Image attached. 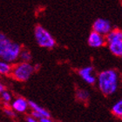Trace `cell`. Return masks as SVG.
Listing matches in <instances>:
<instances>
[{
  "mask_svg": "<svg viewBox=\"0 0 122 122\" xmlns=\"http://www.w3.org/2000/svg\"><path fill=\"white\" fill-rule=\"evenodd\" d=\"M3 91H5V86H4V85L0 83V92H2Z\"/></svg>",
  "mask_w": 122,
  "mask_h": 122,
  "instance_id": "22",
  "label": "cell"
},
{
  "mask_svg": "<svg viewBox=\"0 0 122 122\" xmlns=\"http://www.w3.org/2000/svg\"><path fill=\"white\" fill-rule=\"evenodd\" d=\"M112 112L115 116L121 118L122 116V100L120 99L117 103H115L112 107Z\"/></svg>",
  "mask_w": 122,
  "mask_h": 122,
  "instance_id": "14",
  "label": "cell"
},
{
  "mask_svg": "<svg viewBox=\"0 0 122 122\" xmlns=\"http://www.w3.org/2000/svg\"><path fill=\"white\" fill-rule=\"evenodd\" d=\"M11 107H12V109L16 112H24L28 108V102L23 98H18L13 101Z\"/></svg>",
  "mask_w": 122,
  "mask_h": 122,
  "instance_id": "9",
  "label": "cell"
},
{
  "mask_svg": "<svg viewBox=\"0 0 122 122\" xmlns=\"http://www.w3.org/2000/svg\"><path fill=\"white\" fill-rule=\"evenodd\" d=\"M28 102V106L31 108V109L33 110V111H35V112H39L40 114H42L44 116V117H47V118H50L51 117V114H50V112L47 111V110H46L45 108H43V107H41L40 106H38L36 102L32 101V100H29Z\"/></svg>",
  "mask_w": 122,
  "mask_h": 122,
  "instance_id": "11",
  "label": "cell"
},
{
  "mask_svg": "<svg viewBox=\"0 0 122 122\" xmlns=\"http://www.w3.org/2000/svg\"><path fill=\"white\" fill-rule=\"evenodd\" d=\"M22 46L13 42L5 33L0 32V59L7 63H14L18 59Z\"/></svg>",
  "mask_w": 122,
  "mask_h": 122,
  "instance_id": "1",
  "label": "cell"
},
{
  "mask_svg": "<svg viewBox=\"0 0 122 122\" xmlns=\"http://www.w3.org/2000/svg\"><path fill=\"white\" fill-rule=\"evenodd\" d=\"M108 48L110 51L116 57L122 56V40L108 44Z\"/></svg>",
  "mask_w": 122,
  "mask_h": 122,
  "instance_id": "10",
  "label": "cell"
},
{
  "mask_svg": "<svg viewBox=\"0 0 122 122\" xmlns=\"http://www.w3.org/2000/svg\"><path fill=\"white\" fill-rule=\"evenodd\" d=\"M34 72L33 66L30 62H20L14 66L11 69L10 74L18 81H27Z\"/></svg>",
  "mask_w": 122,
  "mask_h": 122,
  "instance_id": "4",
  "label": "cell"
},
{
  "mask_svg": "<svg viewBox=\"0 0 122 122\" xmlns=\"http://www.w3.org/2000/svg\"><path fill=\"white\" fill-rule=\"evenodd\" d=\"M12 66L10 63H7L5 61H0V74L3 75H9L11 72Z\"/></svg>",
  "mask_w": 122,
  "mask_h": 122,
  "instance_id": "12",
  "label": "cell"
},
{
  "mask_svg": "<svg viewBox=\"0 0 122 122\" xmlns=\"http://www.w3.org/2000/svg\"><path fill=\"white\" fill-rule=\"evenodd\" d=\"M90 94L89 92L86 91V90H83V89H79L77 91V98L81 100V101H86L88 99Z\"/></svg>",
  "mask_w": 122,
  "mask_h": 122,
  "instance_id": "15",
  "label": "cell"
},
{
  "mask_svg": "<svg viewBox=\"0 0 122 122\" xmlns=\"http://www.w3.org/2000/svg\"><path fill=\"white\" fill-rule=\"evenodd\" d=\"M31 115H32V117L36 118V119H40V118L44 117L43 115H42V114H40V113H39V112H35V111H32V112H31Z\"/></svg>",
  "mask_w": 122,
  "mask_h": 122,
  "instance_id": "18",
  "label": "cell"
},
{
  "mask_svg": "<svg viewBox=\"0 0 122 122\" xmlns=\"http://www.w3.org/2000/svg\"><path fill=\"white\" fill-rule=\"evenodd\" d=\"M112 25L110 21L105 18H97L92 24V30L106 36L112 30Z\"/></svg>",
  "mask_w": 122,
  "mask_h": 122,
  "instance_id": "5",
  "label": "cell"
},
{
  "mask_svg": "<svg viewBox=\"0 0 122 122\" xmlns=\"http://www.w3.org/2000/svg\"><path fill=\"white\" fill-rule=\"evenodd\" d=\"M99 88L102 93L108 96L115 93L119 87V73L114 69L101 71L98 78Z\"/></svg>",
  "mask_w": 122,
  "mask_h": 122,
  "instance_id": "2",
  "label": "cell"
},
{
  "mask_svg": "<svg viewBox=\"0 0 122 122\" xmlns=\"http://www.w3.org/2000/svg\"><path fill=\"white\" fill-rule=\"evenodd\" d=\"M5 113L6 115H8V117H11V118L16 117V113L13 110H10V109H8V108H5Z\"/></svg>",
  "mask_w": 122,
  "mask_h": 122,
  "instance_id": "17",
  "label": "cell"
},
{
  "mask_svg": "<svg viewBox=\"0 0 122 122\" xmlns=\"http://www.w3.org/2000/svg\"><path fill=\"white\" fill-rule=\"evenodd\" d=\"M107 44L113 43V42H117V41L122 40V31L120 29L114 28L112 29L107 35L105 36Z\"/></svg>",
  "mask_w": 122,
  "mask_h": 122,
  "instance_id": "8",
  "label": "cell"
},
{
  "mask_svg": "<svg viewBox=\"0 0 122 122\" xmlns=\"http://www.w3.org/2000/svg\"><path fill=\"white\" fill-rule=\"evenodd\" d=\"M18 59H21V62H30L32 59V56H31V53L28 49L22 48L20 53H19Z\"/></svg>",
  "mask_w": 122,
  "mask_h": 122,
  "instance_id": "13",
  "label": "cell"
},
{
  "mask_svg": "<svg viewBox=\"0 0 122 122\" xmlns=\"http://www.w3.org/2000/svg\"><path fill=\"white\" fill-rule=\"evenodd\" d=\"M26 120H27V122H39L38 120H36L35 118H32V117H28L26 119Z\"/></svg>",
  "mask_w": 122,
  "mask_h": 122,
  "instance_id": "20",
  "label": "cell"
},
{
  "mask_svg": "<svg viewBox=\"0 0 122 122\" xmlns=\"http://www.w3.org/2000/svg\"><path fill=\"white\" fill-rule=\"evenodd\" d=\"M38 121L39 122H52V120L50 119V118H47V117H42L40 119H38Z\"/></svg>",
  "mask_w": 122,
  "mask_h": 122,
  "instance_id": "19",
  "label": "cell"
},
{
  "mask_svg": "<svg viewBox=\"0 0 122 122\" xmlns=\"http://www.w3.org/2000/svg\"><path fill=\"white\" fill-rule=\"evenodd\" d=\"M93 71H94V69L92 66H86V67H84V68L80 69L79 71V76L81 77L82 79H84L87 84L93 85V84H95V82H96V78H95V76H93V74H92Z\"/></svg>",
  "mask_w": 122,
  "mask_h": 122,
  "instance_id": "7",
  "label": "cell"
},
{
  "mask_svg": "<svg viewBox=\"0 0 122 122\" xmlns=\"http://www.w3.org/2000/svg\"><path fill=\"white\" fill-rule=\"evenodd\" d=\"M87 43L89 46L92 48H99V47L106 46L107 41H106V38L104 35L99 34L94 30H92L87 39Z\"/></svg>",
  "mask_w": 122,
  "mask_h": 122,
  "instance_id": "6",
  "label": "cell"
},
{
  "mask_svg": "<svg viewBox=\"0 0 122 122\" xmlns=\"http://www.w3.org/2000/svg\"><path fill=\"white\" fill-rule=\"evenodd\" d=\"M34 37L39 46L47 49H52L56 46V40L51 33L40 25L35 26Z\"/></svg>",
  "mask_w": 122,
  "mask_h": 122,
  "instance_id": "3",
  "label": "cell"
},
{
  "mask_svg": "<svg viewBox=\"0 0 122 122\" xmlns=\"http://www.w3.org/2000/svg\"><path fill=\"white\" fill-rule=\"evenodd\" d=\"M2 98L5 102H8V103L11 100V95H10V92H8L6 91L2 92Z\"/></svg>",
  "mask_w": 122,
  "mask_h": 122,
  "instance_id": "16",
  "label": "cell"
},
{
  "mask_svg": "<svg viewBox=\"0 0 122 122\" xmlns=\"http://www.w3.org/2000/svg\"><path fill=\"white\" fill-rule=\"evenodd\" d=\"M33 69H34V71H38V70L40 69V65H39V64H37V65H35V66H33Z\"/></svg>",
  "mask_w": 122,
  "mask_h": 122,
  "instance_id": "21",
  "label": "cell"
}]
</instances>
